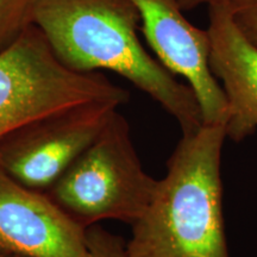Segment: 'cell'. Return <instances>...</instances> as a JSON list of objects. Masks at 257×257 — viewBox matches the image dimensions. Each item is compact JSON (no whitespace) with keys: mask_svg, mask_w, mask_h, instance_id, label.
<instances>
[{"mask_svg":"<svg viewBox=\"0 0 257 257\" xmlns=\"http://www.w3.org/2000/svg\"><path fill=\"white\" fill-rule=\"evenodd\" d=\"M0 255L91 257L86 229L46 192L16 181L0 167Z\"/></svg>","mask_w":257,"mask_h":257,"instance_id":"7","label":"cell"},{"mask_svg":"<svg viewBox=\"0 0 257 257\" xmlns=\"http://www.w3.org/2000/svg\"><path fill=\"white\" fill-rule=\"evenodd\" d=\"M226 4L234 27L257 49V0H226Z\"/></svg>","mask_w":257,"mask_h":257,"instance_id":"10","label":"cell"},{"mask_svg":"<svg viewBox=\"0 0 257 257\" xmlns=\"http://www.w3.org/2000/svg\"><path fill=\"white\" fill-rule=\"evenodd\" d=\"M37 0H0V50L34 23Z\"/></svg>","mask_w":257,"mask_h":257,"instance_id":"9","label":"cell"},{"mask_svg":"<svg viewBox=\"0 0 257 257\" xmlns=\"http://www.w3.org/2000/svg\"><path fill=\"white\" fill-rule=\"evenodd\" d=\"M208 6V62L227 101L226 138L239 143L257 130V49L234 27L226 0Z\"/></svg>","mask_w":257,"mask_h":257,"instance_id":"8","label":"cell"},{"mask_svg":"<svg viewBox=\"0 0 257 257\" xmlns=\"http://www.w3.org/2000/svg\"><path fill=\"white\" fill-rule=\"evenodd\" d=\"M32 23L69 69L123 76L173 115L182 135L204 124L193 89L141 43L140 14L130 0H37Z\"/></svg>","mask_w":257,"mask_h":257,"instance_id":"1","label":"cell"},{"mask_svg":"<svg viewBox=\"0 0 257 257\" xmlns=\"http://www.w3.org/2000/svg\"><path fill=\"white\" fill-rule=\"evenodd\" d=\"M225 138L224 123L182 135L149 206L133 224L127 257H230L220 172Z\"/></svg>","mask_w":257,"mask_h":257,"instance_id":"2","label":"cell"},{"mask_svg":"<svg viewBox=\"0 0 257 257\" xmlns=\"http://www.w3.org/2000/svg\"><path fill=\"white\" fill-rule=\"evenodd\" d=\"M86 237L91 257H127L126 242L102 229L99 224L88 227Z\"/></svg>","mask_w":257,"mask_h":257,"instance_id":"11","label":"cell"},{"mask_svg":"<svg viewBox=\"0 0 257 257\" xmlns=\"http://www.w3.org/2000/svg\"><path fill=\"white\" fill-rule=\"evenodd\" d=\"M156 185L138 157L127 120L115 111L91 146L46 193L87 230L101 220L136 223L149 206Z\"/></svg>","mask_w":257,"mask_h":257,"instance_id":"3","label":"cell"},{"mask_svg":"<svg viewBox=\"0 0 257 257\" xmlns=\"http://www.w3.org/2000/svg\"><path fill=\"white\" fill-rule=\"evenodd\" d=\"M127 100L126 89L98 72L79 73L64 66L34 24L0 50V141L73 106Z\"/></svg>","mask_w":257,"mask_h":257,"instance_id":"4","label":"cell"},{"mask_svg":"<svg viewBox=\"0 0 257 257\" xmlns=\"http://www.w3.org/2000/svg\"><path fill=\"white\" fill-rule=\"evenodd\" d=\"M178 2L182 11H186V10H193L200 5H211L214 3L223 2V0H178Z\"/></svg>","mask_w":257,"mask_h":257,"instance_id":"12","label":"cell"},{"mask_svg":"<svg viewBox=\"0 0 257 257\" xmlns=\"http://www.w3.org/2000/svg\"><path fill=\"white\" fill-rule=\"evenodd\" d=\"M0 257H4V256H2V255H0Z\"/></svg>","mask_w":257,"mask_h":257,"instance_id":"13","label":"cell"},{"mask_svg":"<svg viewBox=\"0 0 257 257\" xmlns=\"http://www.w3.org/2000/svg\"><path fill=\"white\" fill-rule=\"evenodd\" d=\"M118 102L95 101L55 112L0 141V167L29 188L48 192L118 111Z\"/></svg>","mask_w":257,"mask_h":257,"instance_id":"5","label":"cell"},{"mask_svg":"<svg viewBox=\"0 0 257 257\" xmlns=\"http://www.w3.org/2000/svg\"><path fill=\"white\" fill-rule=\"evenodd\" d=\"M156 59L173 75L182 76L200 106L204 124L226 123L227 101L211 72L210 38L188 22L178 0H130Z\"/></svg>","mask_w":257,"mask_h":257,"instance_id":"6","label":"cell"}]
</instances>
